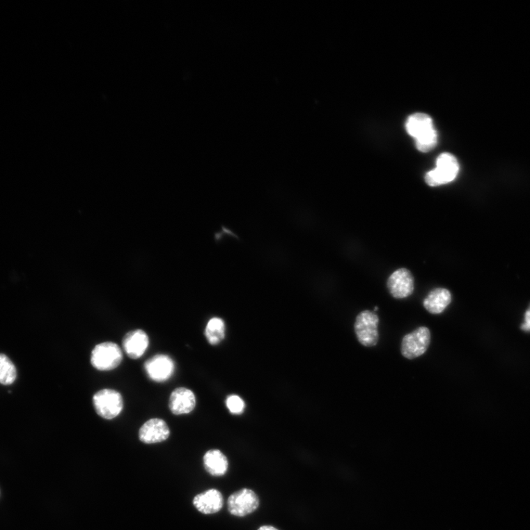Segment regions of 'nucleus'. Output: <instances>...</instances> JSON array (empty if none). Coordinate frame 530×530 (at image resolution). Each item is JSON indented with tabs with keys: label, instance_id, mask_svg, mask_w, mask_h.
Wrapping results in <instances>:
<instances>
[{
	"label": "nucleus",
	"instance_id": "obj_6",
	"mask_svg": "<svg viewBox=\"0 0 530 530\" xmlns=\"http://www.w3.org/2000/svg\"><path fill=\"white\" fill-rule=\"evenodd\" d=\"M379 317L373 312H361L357 317L354 330L359 342L366 347H373L379 341Z\"/></svg>",
	"mask_w": 530,
	"mask_h": 530
},
{
	"label": "nucleus",
	"instance_id": "obj_7",
	"mask_svg": "<svg viewBox=\"0 0 530 530\" xmlns=\"http://www.w3.org/2000/svg\"><path fill=\"white\" fill-rule=\"evenodd\" d=\"M430 341V329L421 327L405 336L402 343V354L408 359L419 357L428 351Z\"/></svg>",
	"mask_w": 530,
	"mask_h": 530
},
{
	"label": "nucleus",
	"instance_id": "obj_8",
	"mask_svg": "<svg viewBox=\"0 0 530 530\" xmlns=\"http://www.w3.org/2000/svg\"><path fill=\"white\" fill-rule=\"evenodd\" d=\"M145 370L153 382H164L170 380L175 372V364L171 357L166 354H157L146 361Z\"/></svg>",
	"mask_w": 530,
	"mask_h": 530
},
{
	"label": "nucleus",
	"instance_id": "obj_18",
	"mask_svg": "<svg viewBox=\"0 0 530 530\" xmlns=\"http://www.w3.org/2000/svg\"><path fill=\"white\" fill-rule=\"evenodd\" d=\"M226 405L233 414H240L244 408V403L242 399L236 395H233L228 398Z\"/></svg>",
	"mask_w": 530,
	"mask_h": 530
},
{
	"label": "nucleus",
	"instance_id": "obj_3",
	"mask_svg": "<svg viewBox=\"0 0 530 530\" xmlns=\"http://www.w3.org/2000/svg\"><path fill=\"white\" fill-rule=\"evenodd\" d=\"M123 359L120 347L113 342H104L95 345L90 357L93 367L100 371H110L118 368Z\"/></svg>",
	"mask_w": 530,
	"mask_h": 530
},
{
	"label": "nucleus",
	"instance_id": "obj_20",
	"mask_svg": "<svg viewBox=\"0 0 530 530\" xmlns=\"http://www.w3.org/2000/svg\"><path fill=\"white\" fill-rule=\"evenodd\" d=\"M258 530H279V529L274 526L264 525L258 528Z\"/></svg>",
	"mask_w": 530,
	"mask_h": 530
},
{
	"label": "nucleus",
	"instance_id": "obj_11",
	"mask_svg": "<svg viewBox=\"0 0 530 530\" xmlns=\"http://www.w3.org/2000/svg\"><path fill=\"white\" fill-rule=\"evenodd\" d=\"M150 340L148 334L142 329L127 332L123 339V350L129 358L138 359L148 350Z\"/></svg>",
	"mask_w": 530,
	"mask_h": 530
},
{
	"label": "nucleus",
	"instance_id": "obj_19",
	"mask_svg": "<svg viewBox=\"0 0 530 530\" xmlns=\"http://www.w3.org/2000/svg\"><path fill=\"white\" fill-rule=\"evenodd\" d=\"M522 329L525 332H530V306L524 314Z\"/></svg>",
	"mask_w": 530,
	"mask_h": 530
},
{
	"label": "nucleus",
	"instance_id": "obj_4",
	"mask_svg": "<svg viewBox=\"0 0 530 530\" xmlns=\"http://www.w3.org/2000/svg\"><path fill=\"white\" fill-rule=\"evenodd\" d=\"M93 403L97 414L106 420H112L119 416L124 408L122 394L109 389H102L95 393Z\"/></svg>",
	"mask_w": 530,
	"mask_h": 530
},
{
	"label": "nucleus",
	"instance_id": "obj_1",
	"mask_svg": "<svg viewBox=\"0 0 530 530\" xmlns=\"http://www.w3.org/2000/svg\"><path fill=\"white\" fill-rule=\"evenodd\" d=\"M407 133L416 139L417 149L422 153L433 150L437 135L431 116L423 113L412 114L406 123Z\"/></svg>",
	"mask_w": 530,
	"mask_h": 530
},
{
	"label": "nucleus",
	"instance_id": "obj_13",
	"mask_svg": "<svg viewBox=\"0 0 530 530\" xmlns=\"http://www.w3.org/2000/svg\"><path fill=\"white\" fill-rule=\"evenodd\" d=\"M224 499L223 494L217 489H210L198 494L193 499V505L201 513L211 515L221 510Z\"/></svg>",
	"mask_w": 530,
	"mask_h": 530
},
{
	"label": "nucleus",
	"instance_id": "obj_2",
	"mask_svg": "<svg viewBox=\"0 0 530 530\" xmlns=\"http://www.w3.org/2000/svg\"><path fill=\"white\" fill-rule=\"evenodd\" d=\"M460 171V165L455 156L444 153L437 157L435 169L426 173V183L430 187H438L449 184L456 179Z\"/></svg>",
	"mask_w": 530,
	"mask_h": 530
},
{
	"label": "nucleus",
	"instance_id": "obj_5",
	"mask_svg": "<svg viewBox=\"0 0 530 530\" xmlns=\"http://www.w3.org/2000/svg\"><path fill=\"white\" fill-rule=\"evenodd\" d=\"M260 504V498L253 490L242 488L229 497L227 506L231 515L242 518L254 513Z\"/></svg>",
	"mask_w": 530,
	"mask_h": 530
},
{
	"label": "nucleus",
	"instance_id": "obj_9",
	"mask_svg": "<svg viewBox=\"0 0 530 530\" xmlns=\"http://www.w3.org/2000/svg\"><path fill=\"white\" fill-rule=\"evenodd\" d=\"M171 435L169 426L162 419L155 418L147 421L139 431L140 442L154 444L166 441Z\"/></svg>",
	"mask_w": 530,
	"mask_h": 530
},
{
	"label": "nucleus",
	"instance_id": "obj_16",
	"mask_svg": "<svg viewBox=\"0 0 530 530\" xmlns=\"http://www.w3.org/2000/svg\"><path fill=\"white\" fill-rule=\"evenodd\" d=\"M205 335L209 343L213 345L221 343L225 338V325L222 319L212 318L205 327Z\"/></svg>",
	"mask_w": 530,
	"mask_h": 530
},
{
	"label": "nucleus",
	"instance_id": "obj_14",
	"mask_svg": "<svg viewBox=\"0 0 530 530\" xmlns=\"http://www.w3.org/2000/svg\"><path fill=\"white\" fill-rule=\"evenodd\" d=\"M203 465L206 471L216 477L224 476L228 470V461L221 451L212 449L203 456Z\"/></svg>",
	"mask_w": 530,
	"mask_h": 530
},
{
	"label": "nucleus",
	"instance_id": "obj_10",
	"mask_svg": "<svg viewBox=\"0 0 530 530\" xmlns=\"http://www.w3.org/2000/svg\"><path fill=\"white\" fill-rule=\"evenodd\" d=\"M387 288L394 298L405 299L414 290V279L410 270L400 268L389 277Z\"/></svg>",
	"mask_w": 530,
	"mask_h": 530
},
{
	"label": "nucleus",
	"instance_id": "obj_17",
	"mask_svg": "<svg viewBox=\"0 0 530 530\" xmlns=\"http://www.w3.org/2000/svg\"><path fill=\"white\" fill-rule=\"evenodd\" d=\"M17 369L10 359L4 354H0V384L9 385L17 379Z\"/></svg>",
	"mask_w": 530,
	"mask_h": 530
},
{
	"label": "nucleus",
	"instance_id": "obj_12",
	"mask_svg": "<svg viewBox=\"0 0 530 530\" xmlns=\"http://www.w3.org/2000/svg\"><path fill=\"white\" fill-rule=\"evenodd\" d=\"M196 406V395L186 387H178L170 396L169 409L175 416L189 414Z\"/></svg>",
	"mask_w": 530,
	"mask_h": 530
},
{
	"label": "nucleus",
	"instance_id": "obj_15",
	"mask_svg": "<svg viewBox=\"0 0 530 530\" xmlns=\"http://www.w3.org/2000/svg\"><path fill=\"white\" fill-rule=\"evenodd\" d=\"M451 302V293L444 288L432 290L423 301V306L431 314L442 313Z\"/></svg>",
	"mask_w": 530,
	"mask_h": 530
}]
</instances>
